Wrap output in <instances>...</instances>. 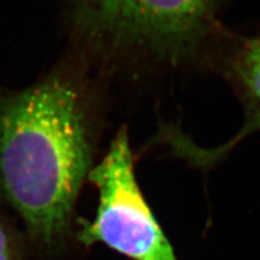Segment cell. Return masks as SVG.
Here are the masks:
<instances>
[{
  "label": "cell",
  "mask_w": 260,
  "mask_h": 260,
  "mask_svg": "<svg viewBox=\"0 0 260 260\" xmlns=\"http://www.w3.org/2000/svg\"><path fill=\"white\" fill-rule=\"evenodd\" d=\"M90 170L88 115L73 80L54 75L2 100L0 187L42 249L64 245Z\"/></svg>",
  "instance_id": "6da1fadb"
},
{
  "label": "cell",
  "mask_w": 260,
  "mask_h": 260,
  "mask_svg": "<svg viewBox=\"0 0 260 260\" xmlns=\"http://www.w3.org/2000/svg\"><path fill=\"white\" fill-rule=\"evenodd\" d=\"M81 34L103 60L174 69L203 56L219 34L222 0H71Z\"/></svg>",
  "instance_id": "7a4b0ae2"
},
{
  "label": "cell",
  "mask_w": 260,
  "mask_h": 260,
  "mask_svg": "<svg viewBox=\"0 0 260 260\" xmlns=\"http://www.w3.org/2000/svg\"><path fill=\"white\" fill-rule=\"evenodd\" d=\"M88 180L99 193L95 217L81 222L84 246L103 243L130 260H178L136 181L126 128L112 140Z\"/></svg>",
  "instance_id": "3957f363"
},
{
  "label": "cell",
  "mask_w": 260,
  "mask_h": 260,
  "mask_svg": "<svg viewBox=\"0 0 260 260\" xmlns=\"http://www.w3.org/2000/svg\"><path fill=\"white\" fill-rule=\"evenodd\" d=\"M222 67L245 110V123L237 134L222 146L201 148L187 139L180 130L168 128L161 138L175 154L199 168H209L229 153L247 136L260 130V34L232 40L224 53Z\"/></svg>",
  "instance_id": "277c9868"
},
{
  "label": "cell",
  "mask_w": 260,
  "mask_h": 260,
  "mask_svg": "<svg viewBox=\"0 0 260 260\" xmlns=\"http://www.w3.org/2000/svg\"><path fill=\"white\" fill-rule=\"evenodd\" d=\"M0 260H19L17 243L0 222Z\"/></svg>",
  "instance_id": "5b68a950"
}]
</instances>
